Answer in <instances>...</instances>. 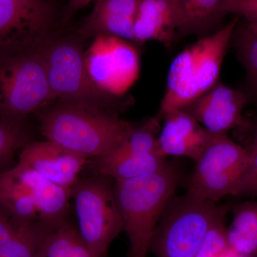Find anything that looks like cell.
<instances>
[{"label":"cell","mask_w":257,"mask_h":257,"mask_svg":"<svg viewBox=\"0 0 257 257\" xmlns=\"http://www.w3.org/2000/svg\"><path fill=\"white\" fill-rule=\"evenodd\" d=\"M40 119L42 133L48 141L86 159L111 155L134 127L96 106L62 101L42 113Z\"/></svg>","instance_id":"6da1fadb"},{"label":"cell","mask_w":257,"mask_h":257,"mask_svg":"<svg viewBox=\"0 0 257 257\" xmlns=\"http://www.w3.org/2000/svg\"><path fill=\"white\" fill-rule=\"evenodd\" d=\"M177 182V172L168 164L150 175L116 181L114 196L130 241L128 257H147L152 236Z\"/></svg>","instance_id":"7a4b0ae2"},{"label":"cell","mask_w":257,"mask_h":257,"mask_svg":"<svg viewBox=\"0 0 257 257\" xmlns=\"http://www.w3.org/2000/svg\"><path fill=\"white\" fill-rule=\"evenodd\" d=\"M239 20V17H236L175 57L171 64L161 103L164 115L185 109L217 84L228 45Z\"/></svg>","instance_id":"3957f363"},{"label":"cell","mask_w":257,"mask_h":257,"mask_svg":"<svg viewBox=\"0 0 257 257\" xmlns=\"http://www.w3.org/2000/svg\"><path fill=\"white\" fill-rule=\"evenodd\" d=\"M45 39L30 50L0 58L2 121L20 124L29 114L55 100L45 67Z\"/></svg>","instance_id":"277c9868"},{"label":"cell","mask_w":257,"mask_h":257,"mask_svg":"<svg viewBox=\"0 0 257 257\" xmlns=\"http://www.w3.org/2000/svg\"><path fill=\"white\" fill-rule=\"evenodd\" d=\"M228 209L189 193L171 201L157 224L149 251L157 257H195L208 231Z\"/></svg>","instance_id":"5b68a950"},{"label":"cell","mask_w":257,"mask_h":257,"mask_svg":"<svg viewBox=\"0 0 257 257\" xmlns=\"http://www.w3.org/2000/svg\"><path fill=\"white\" fill-rule=\"evenodd\" d=\"M80 36L47 37L44 55L49 85L54 97L62 102L77 103L106 110L109 94L94 84L88 74L85 52Z\"/></svg>","instance_id":"8992f818"},{"label":"cell","mask_w":257,"mask_h":257,"mask_svg":"<svg viewBox=\"0 0 257 257\" xmlns=\"http://www.w3.org/2000/svg\"><path fill=\"white\" fill-rule=\"evenodd\" d=\"M79 232L96 257H106L115 238L123 231L114 189L102 179L78 180L72 187Z\"/></svg>","instance_id":"52a82bcc"},{"label":"cell","mask_w":257,"mask_h":257,"mask_svg":"<svg viewBox=\"0 0 257 257\" xmlns=\"http://www.w3.org/2000/svg\"><path fill=\"white\" fill-rule=\"evenodd\" d=\"M249 160V150L230 140L226 133L215 134L196 162L188 193L213 202L234 195Z\"/></svg>","instance_id":"ba28073f"},{"label":"cell","mask_w":257,"mask_h":257,"mask_svg":"<svg viewBox=\"0 0 257 257\" xmlns=\"http://www.w3.org/2000/svg\"><path fill=\"white\" fill-rule=\"evenodd\" d=\"M58 17L51 0H0V58L30 50L50 36Z\"/></svg>","instance_id":"9c48e42d"},{"label":"cell","mask_w":257,"mask_h":257,"mask_svg":"<svg viewBox=\"0 0 257 257\" xmlns=\"http://www.w3.org/2000/svg\"><path fill=\"white\" fill-rule=\"evenodd\" d=\"M85 63L94 84L111 96L124 94L140 75L138 50L127 40L119 37H94L85 52Z\"/></svg>","instance_id":"30bf717a"},{"label":"cell","mask_w":257,"mask_h":257,"mask_svg":"<svg viewBox=\"0 0 257 257\" xmlns=\"http://www.w3.org/2000/svg\"><path fill=\"white\" fill-rule=\"evenodd\" d=\"M246 102L247 98L243 93L216 84L183 110L210 133L224 134L242 124V110Z\"/></svg>","instance_id":"8fae6325"},{"label":"cell","mask_w":257,"mask_h":257,"mask_svg":"<svg viewBox=\"0 0 257 257\" xmlns=\"http://www.w3.org/2000/svg\"><path fill=\"white\" fill-rule=\"evenodd\" d=\"M87 159L51 142H37L24 148L19 162L28 166L52 183L72 188Z\"/></svg>","instance_id":"7c38bea8"},{"label":"cell","mask_w":257,"mask_h":257,"mask_svg":"<svg viewBox=\"0 0 257 257\" xmlns=\"http://www.w3.org/2000/svg\"><path fill=\"white\" fill-rule=\"evenodd\" d=\"M165 116V125L157 139L161 153L165 157H187L197 162L215 134L208 131L183 109Z\"/></svg>","instance_id":"4fadbf2b"},{"label":"cell","mask_w":257,"mask_h":257,"mask_svg":"<svg viewBox=\"0 0 257 257\" xmlns=\"http://www.w3.org/2000/svg\"><path fill=\"white\" fill-rule=\"evenodd\" d=\"M140 0H95L92 13L77 34L82 38L113 36L134 42V23Z\"/></svg>","instance_id":"5bb4252c"},{"label":"cell","mask_w":257,"mask_h":257,"mask_svg":"<svg viewBox=\"0 0 257 257\" xmlns=\"http://www.w3.org/2000/svg\"><path fill=\"white\" fill-rule=\"evenodd\" d=\"M9 171L33 199L42 221L55 224L63 220L72 197V188L52 183L19 162Z\"/></svg>","instance_id":"9a60e30c"},{"label":"cell","mask_w":257,"mask_h":257,"mask_svg":"<svg viewBox=\"0 0 257 257\" xmlns=\"http://www.w3.org/2000/svg\"><path fill=\"white\" fill-rule=\"evenodd\" d=\"M133 33L135 43L157 41L170 47L177 34L172 0H140Z\"/></svg>","instance_id":"2e32d148"},{"label":"cell","mask_w":257,"mask_h":257,"mask_svg":"<svg viewBox=\"0 0 257 257\" xmlns=\"http://www.w3.org/2000/svg\"><path fill=\"white\" fill-rule=\"evenodd\" d=\"M224 0H172L177 33L204 37L219 30Z\"/></svg>","instance_id":"e0dca14e"},{"label":"cell","mask_w":257,"mask_h":257,"mask_svg":"<svg viewBox=\"0 0 257 257\" xmlns=\"http://www.w3.org/2000/svg\"><path fill=\"white\" fill-rule=\"evenodd\" d=\"M160 153H128L115 150L108 156L96 159L95 168L104 177L116 181L126 180L155 173L163 168L167 162Z\"/></svg>","instance_id":"ac0fdd59"},{"label":"cell","mask_w":257,"mask_h":257,"mask_svg":"<svg viewBox=\"0 0 257 257\" xmlns=\"http://www.w3.org/2000/svg\"><path fill=\"white\" fill-rule=\"evenodd\" d=\"M227 241L235 252L253 255L257 251V202L239 204L227 228Z\"/></svg>","instance_id":"d6986e66"},{"label":"cell","mask_w":257,"mask_h":257,"mask_svg":"<svg viewBox=\"0 0 257 257\" xmlns=\"http://www.w3.org/2000/svg\"><path fill=\"white\" fill-rule=\"evenodd\" d=\"M38 257H96L78 230L64 220L54 224L40 248Z\"/></svg>","instance_id":"ffe728a7"},{"label":"cell","mask_w":257,"mask_h":257,"mask_svg":"<svg viewBox=\"0 0 257 257\" xmlns=\"http://www.w3.org/2000/svg\"><path fill=\"white\" fill-rule=\"evenodd\" d=\"M0 205L22 220L42 221L33 199L9 170L0 173Z\"/></svg>","instance_id":"44dd1931"},{"label":"cell","mask_w":257,"mask_h":257,"mask_svg":"<svg viewBox=\"0 0 257 257\" xmlns=\"http://www.w3.org/2000/svg\"><path fill=\"white\" fill-rule=\"evenodd\" d=\"M53 225L42 221H23L18 233L0 246V257H38Z\"/></svg>","instance_id":"7402d4cb"},{"label":"cell","mask_w":257,"mask_h":257,"mask_svg":"<svg viewBox=\"0 0 257 257\" xmlns=\"http://www.w3.org/2000/svg\"><path fill=\"white\" fill-rule=\"evenodd\" d=\"M159 123L154 118L140 126H135L117 150L128 153H161L157 143Z\"/></svg>","instance_id":"603a6c76"},{"label":"cell","mask_w":257,"mask_h":257,"mask_svg":"<svg viewBox=\"0 0 257 257\" xmlns=\"http://www.w3.org/2000/svg\"><path fill=\"white\" fill-rule=\"evenodd\" d=\"M225 219L226 215L221 216L208 231L195 257H223L229 251Z\"/></svg>","instance_id":"cb8c5ba5"},{"label":"cell","mask_w":257,"mask_h":257,"mask_svg":"<svg viewBox=\"0 0 257 257\" xmlns=\"http://www.w3.org/2000/svg\"><path fill=\"white\" fill-rule=\"evenodd\" d=\"M25 140L20 124L0 121V161L4 160L19 148Z\"/></svg>","instance_id":"d4e9b609"},{"label":"cell","mask_w":257,"mask_h":257,"mask_svg":"<svg viewBox=\"0 0 257 257\" xmlns=\"http://www.w3.org/2000/svg\"><path fill=\"white\" fill-rule=\"evenodd\" d=\"M239 51L248 74L257 85V37L245 29L240 37Z\"/></svg>","instance_id":"484cf974"},{"label":"cell","mask_w":257,"mask_h":257,"mask_svg":"<svg viewBox=\"0 0 257 257\" xmlns=\"http://www.w3.org/2000/svg\"><path fill=\"white\" fill-rule=\"evenodd\" d=\"M249 152V162L233 196L257 197V152Z\"/></svg>","instance_id":"4316f807"},{"label":"cell","mask_w":257,"mask_h":257,"mask_svg":"<svg viewBox=\"0 0 257 257\" xmlns=\"http://www.w3.org/2000/svg\"><path fill=\"white\" fill-rule=\"evenodd\" d=\"M222 14L243 17L248 22L257 21V0H224Z\"/></svg>","instance_id":"83f0119b"},{"label":"cell","mask_w":257,"mask_h":257,"mask_svg":"<svg viewBox=\"0 0 257 257\" xmlns=\"http://www.w3.org/2000/svg\"><path fill=\"white\" fill-rule=\"evenodd\" d=\"M92 1H95V0H69V4L67 5L66 18H68V15L73 14L74 12L82 9Z\"/></svg>","instance_id":"f1b7e54d"},{"label":"cell","mask_w":257,"mask_h":257,"mask_svg":"<svg viewBox=\"0 0 257 257\" xmlns=\"http://www.w3.org/2000/svg\"><path fill=\"white\" fill-rule=\"evenodd\" d=\"M244 29L253 36L257 37V21L248 22Z\"/></svg>","instance_id":"f546056e"},{"label":"cell","mask_w":257,"mask_h":257,"mask_svg":"<svg viewBox=\"0 0 257 257\" xmlns=\"http://www.w3.org/2000/svg\"><path fill=\"white\" fill-rule=\"evenodd\" d=\"M228 257H253L252 255H246V254H241V253H238L235 252L234 251H233L231 249V252H230L229 256Z\"/></svg>","instance_id":"4dcf8cb0"},{"label":"cell","mask_w":257,"mask_h":257,"mask_svg":"<svg viewBox=\"0 0 257 257\" xmlns=\"http://www.w3.org/2000/svg\"><path fill=\"white\" fill-rule=\"evenodd\" d=\"M249 151L257 152V131L256 135H255L254 142H253V145L252 148Z\"/></svg>","instance_id":"1f68e13d"}]
</instances>
